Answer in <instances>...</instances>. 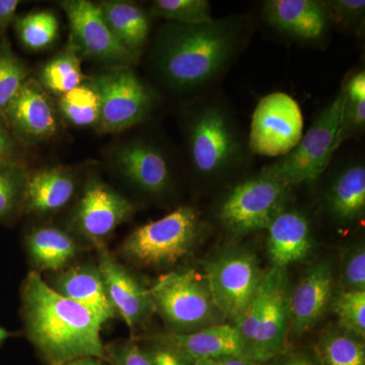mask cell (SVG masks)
<instances>
[{"label": "cell", "instance_id": "cb8c5ba5", "mask_svg": "<svg viewBox=\"0 0 365 365\" xmlns=\"http://www.w3.org/2000/svg\"><path fill=\"white\" fill-rule=\"evenodd\" d=\"M26 251L35 272H60L71 265L81 252V244L71 232L41 225L26 235Z\"/></svg>", "mask_w": 365, "mask_h": 365}, {"label": "cell", "instance_id": "4fadbf2b", "mask_svg": "<svg viewBox=\"0 0 365 365\" xmlns=\"http://www.w3.org/2000/svg\"><path fill=\"white\" fill-rule=\"evenodd\" d=\"M59 6L66 11L71 26V42L79 55L108 67L131 66L136 61V57L113 36L98 4L88 0H64Z\"/></svg>", "mask_w": 365, "mask_h": 365}, {"label": "cell", "instance_id": "f35d334b", "mask_svg": "<svg viewBox=\"0 0 365 365\" xmlns=\"http://www.w3.org/2000/svg\"><path fill=\"white\" fill-rule=\"evenodd\" d=\"M265 365H319L316 353L312 347L288 349Z\"/></svg>", "mask_w": 365, "mask_h": 365}, {"label": "cell", "instance_id": "ba28073f", "mask_svg": "<svg viewBox=\"0 0 365 365\" xmlns=\"http://www.w3.org/2000/svg\"><path fill=\"white\" fill-rule=\"evenodd\" d=\"M292 190L259 172L227 190L216 208V217L235 237L267 230L288 207Z\"/></svg>", "mask_w": 365, "mask_h": 365}, {"label": "cell", "instance_id": "1f68e13d", "mask_svg": "<svg viewBox=\"0 0 365 365\" xmlns=\"http://www.w3.org/2000/svg\"><path fill=\"white\" fill-rule=\"evenodd\" d=\"M150 14L180 25H198L213 20L207 0H155L151 2Z\"/></svg>", "mask_w": 365, "mask_h": 365}, {"label": "cell", "instance_id": "7c38bea8", "mask_svg": "<svg viewBox=\"0 0 365 365\" xmlns=\"http://www.w3.org/2000/svg\"><path fill=\"white\" fill-rule=\"evenodd\" d=\"M135 206L127 197L103 181L90 177L74 206L69 225L72 234L93 246L106 244L122 223L130 220Z\"/></svg>", "mask_w": 365, "mask_h": 365}, {"label": "cell", "instance_id": "44dd1931", "mask_svg": "<svg viewBox=\"0 0 365 365\" xmlns=\"http://www.w3.org/2000/svg\"><path fill=\"white\" fill-rule=\"evenodd\" d=\"M267 251L272 267L287 269L304 260L314 247L313 230L306 213L285 209L267 230Z\"/></svg>", "mask_w": 365, "mask_h": 365}, {"label": "cell", "instance_id": "7402d4cb", "mask_svg": "<svg viewBox=\"0 0 365 365\" xmlns=\"http://www.w3.org/2000/svg\"><path fill=\"white\" fill-rule=\"evenodd\" d=\"M76 187V175L71 168H47L29 174L23 212L35 215L57 212L71 202Z\"/></svg>", "mask_w": 365, "mask_h": 365}, {"label": "cell", "instance_id": "52a82bcc", "mask_svg": "<svg viewBox=\"0 0 365 365\" xmlns=\"http://www.w3.org/2000/svg\"><path fill=\"white\" fill-rule=\"evenodd\" d=\"M202 232L198 211L181 206L160 220L141 225L125 239L120 252L139 266L165 268L175 265L195 246Z\"/></svg>", "mask_w": 365, "mask_h": 365}, {"label": "cell", "instance_id": "ee69618b", "mask_svg": "<svg viewBox=\"0 0 365 365\" xmlns=\"http://www.w3.org/2000/svg\"><path fill=\"white\" fill-rule=\"evenodd\" d=\"M13 336H14V333L9 332V331L7 330V329L0 325V346L4 344V343L6 342L7 339H9V338L13 337Z\"/></svg>", "mask_w": 365, "mask_h": 365}, {"label": "cell", "instance_id": "e0dca14e", "mask_svg": "<svg viewBox=\"0 0 365 365\" xmlns=\"http://www.w3.org/2000/svg\"><path fill=\"white\" fill-rule=\"evenodd\" d=\"M335 292L332 264L322 261L312 266L290 292V331L300 337L313 330L325 316Z\"/></svg>", "mask_w": 365, "mask_h": 365}, {"label": "cell", "instance_id": "836d02e7", "mask_svg": "<svg viewBox=\"0 0 365 365\" xmlns=\"http://www.w3.org/2000/svg\"><path fill=\"white\" fill-rule=\"evenodd\" d=\"M331 306L338 318V327L346 332L365 338V292H334Z\"/></svg>", "mask_w": 365, "mask_h": 365}, {"label": "cell", "instance_id": "ffe728a7", "mask_svg": "<svg viewBox=\"0 0 365 365\" xmlns=\"http://www.w3.org/2000/svg\"><path fill=\"white\" fill-rule=\"evenodd\" d=\"M145 339L169 346L192 364L222 355H237L247 359L241 338L230 323L217 324L191 333H158Z\"/></svg>", "mask_w": 365, "mask_h": 365}, {"label": "cell", "instance_id": "6da1fadb", "mask_svg": "<svg viewBox=\"0 0 365 365\" xmlns=\"http://www.w3.org/2000/svg\"><path fill=\"white\" fill-rule=\"evenodd\" d=\"M249 18L227 16L198 25L167 23L151 50L158 79L170 91L195 93L222 78L248 45Z\"/></svg>", "mask_w": 365, "mask_h": 365}, {"label": "cell", "instance_id": "83f0119b", "mask_svg": "<svg viewBox=\"0 0 365 365\" xmlns=\"http://www.w3.org/2000/svg\"><path fill=\"white\" fill-rule=\"evenodd\" d=\"M29 173L16 160H0V223H11L23 211Z\"/></svg>", "mask_w": 365, "mask_h": 365}, {"label": "cell", "instance_id": "ab89813d", "mask_svg": "<svg viewBox=\"0 0 365 365\" xmlns=\"http://www.w3.org/2000/svg\"><path fill=\"white\" fill-rule=\"evenodd\" d=\"M20 141L14 135L4 115L0 114V160L20 162Z\"/></svg>", "mask_w": 365, "mask_h": 365}, {"label": "cell", "instance_id": "5bb4252c", "mask_svg": "<svg viewBox=\"0 0 365 365\" xmlns=\"http://www.w3.org/2000/svg\"><path fill=\"white\" fill-rule=\"evenodd\" d=\"M112 162L125 181L148 195H162L172 185L169 155L153 141L137 138L120 144Z\"/></svg>", "mask_w": 365, "mask_h": 365}, {"label": "cell", "instance_id": "f546056e", "mask_svg": "<svg viewBox=\"0 0 365 365\" xmlns=\"http://www.w3.org/2000/svg\"><path fill=\"white\" fill-rule=\"evenodd\" d=\"M14 23L21 44L31 51L50 47L58 37L59 21L50 11H32L16 16Z\"/></svg>", "mask_w": 365, "mask_h": 365}, {"label": "cell", "instance_id": "e575fe53", "mask_svg": "<svg viewBox=\"0 0 365 365\" xmlns=\"http://www.w3.org/2000/svg\"><path fill=\"white\" fill-rule=\"evenodd\" d=\"M331 25L343 32L361 36L364 31V0H325Z\"/></svg>", "mask_w": 365, "mask_h": 365}, {"label": "cell", "instance_id": "8992f818", "mask_svg": "<svg viewBox=\"0 0 365 365\" xmlns=\"http://www.w3.org/2000/svg\"><path fill=\"white\" fill-rule=\"evenodd\" d=\"M150 294L157 312L172 333H191L225 323L207 281L195 269L184 268L160 276Z\"/></svg>", "mask_w": 365, "mask_h": 365}, {"label": "cell", "instance_id": "277c9868", "mask_svg": "<svg viewBox=\"0 0 365 365\" xmlns=\"http://www.w3.org/2000/svg\"><path fill=\"white\" fill-rule=\"evenodd\" d=\"M290 292L287 269L264 271L253 299L232 324L247 359L265 364L288 349Z\"/></svg>", "mask_w": 365, "mask_h": 365}, {"label": "cell", "instance_id": "9a60e30c", "mask_svg": "<svg viewBox=\"0 0 365 365\" xmlns=\"http://www.w3.org/2000/svg\"><path fill=\"white\" fill-rule=\"evenodd\" d=\"M98 266L106 292L117 316L121 317L131 332L144 325L155 312L150 290L141 284L106 244L95 245Z\"/></svg>", "mask_w": 365, "mask_h": 365}, {"label": "cell", "instance_id": "d590c367", "mask_svg": "<svg viewBox=\"0 0 365 365\" xmlns=\"http://www.w3.org/2000/svg\"><path fill=\"white\" fill-rule=\"evenodd\" d=\"M339 289L365 292V249L364 242L353 246L341 264Z\"/></svg>", "mask_w": 365, "mask_h": 365}, {"label": "cell", "instance_id": "d6986e66", "mask_svg": "<svg viewBox=\"0 0 365 365\" xmlns=\"http://www.w3.org/2000/svg\"><path fill=\"white\" fill-rule=\"evenodd\" d=\"M49 287L62 297L86 307L103 325L117 316L106 292L98 264L71 265L55 273Z\"/></svg>", "mask_w": 365, "mask_h": 365}, {"label": "cell", "instance_id": "8d00e7d4", "mask_svg": "<svg viewBox=\"0 0 365 365\" xmlns=\"http://www.w3.org/2000/svg\"><path fill=\"white\" fill-rule=\"evenodd\" d=\"M106 359L111 365H151L135 341H115L105 345Z\"/></svg>", "mask_w": 365, "mask_h": 365}, {"label": "cell", "instance_id": "f1b7e54d", "mask_svg": "<svg viewBox=\"0 0 365 365\" xmlns=\"http://www.w3.org/2000/svg\"><path fill=\"white\" fill-rule=\"evenodd\" d=\"M62 116L76 127H97L100 117V98L91 81H83L73 90L60 96Z\"/></svg>", "mask_w": 365, "mask_h": 365}, {"label": "cell", "instance_id": "603a6c76", "mask_svg": "<svg viewBox=\"0 0 365 365\" xmlns=\"http://www.w3.org/2000/svg\"><path fill=\"white\" fill-rule=\"evenodd\" d=\"M329 215L341 225L359 222L365 212V167L360 158L341 165L325 191Z\"/></svg>", "mask_w": 365, "mask_h": 365}, {"label": "cell", "instance_id": "4316f807", "mask_svg": "<svg viewBox=\"0 0 365 365\" xmlns=\"http://www.w3.org/2000/svg\"><path fill=\"white\" fill-rule=\"evenodd\" d=\"M83 81L81 55L71 41L66 49L50 59L40 71V86L56 95H64Z\"/></svg>", "mask_w": 365, "mask_h": 365}, {"label": "cell", "instance_id": "7bdbcfd3", "mask_svg": "<svg viewBox=\"0 0 365 365\" xmlns=\"http://www.w3.org/2000/svg\"><path fill=\"white\" fill-rule=\"evenodd\" d=\"M64 365H111L106 359H98V357H81L74 359Z\"/></svg>", "mask_w": 365, "mask_h": 365}, {"label": "cell", "instance_id": "9c48e42d", "mask_svg": "<svg viewBox=\"0 0 365 365\" xmlns=\"http://www.w3.org/2000/svg\"><path fill=\"white\" fill-rule=\"evenodd\" d=\"M90 81L100 98L97 128L102 133L128 130L150 119L157 108V93L131 66L108 67Z\"/></svg>", "mask_w": 365, "mask_h": 365}, {"label": "cell", "instance_id": "b9f144b4", "mask_svg": "<svg viewBox=\"0 0 365 365\" xmlns=\"http://www.w3.org/2000/svg\"><path fill=\"white\" fill-rule=\"evenodd\" d=\"M194 365H265L237 355H222L198 360Z\"/></svg>", "mask_w": 365, "mask_h": 365}, {"label": "cell", "instance_id": "d6a6232c", "mask_svg": "<svg viewBox=\"0 0 365 365\" xmlns=\"http://www.w3.org/2000/svg\"><path fill=\"white\" fill-rule=\"evenodd\" d=\"M30 68L14 53L6 38L0 39V114L28 79Z\"/></svg>", "mask_w": 365, "mask_h": 365}, {"label": "cell", "instance_id": "7a4b0ae2", "mask_svg": "<svg viewBox=\"0 0 365 365\" xmlns=\"http://www.w3.org/2000/svg\"><path fill=\"white\" fill-rule=\"evenodd\" d=\"M21 299L26 339L46 365H64L88 356L106 359L100 319L57 294L39 273L26 275Z\"/></svg>", "mask_w": 365, "mask_h": 365}, {"label": "cell", "instance_id": "5b68a950", "mask_svg": "<svg viewBox=\"0 0 365 365\" xmlns=\"http://www.w3.org/2000/svg\"><path fill=\"white\" fill-rule=\"evenodd\" d=\"M343 95L338 93L322 109L299 144L276 162L260 170L275 181L294 188L318 181L330 167L336 151L343 143Z\"/></svg>", "mask_w": 365, "mask_h": 365}, {"label": "cell", "instance_id": "484cf974", "mask_svg": "<svg viewBox=\"0 0 365 365\" xmlns=\"http://www.w3.org/2000/svg\"><path fill=\"white\" fill-rule=\"evenodd\" d=\"M313 348L319 365H365L364 340L338 326L324 331Z\"/></svg>", "mask_w": 365, "mask_h": 365}, {"label": "cell", "instance_id": "8fae6325", "mask_svg": "<svg viewBox=\"0 0 365 365\" xmlns=\"http://www.w3.org/2000/svg\"><path fill=\"white\" fill-rule=\"evenodd\" d=\"M304 115L299 103L282 91L259 101L252 116L249 148L255 155L284 157L304 135Z\"/></svg>", "mask_w": 365, "mask_h": 365}, {"label": "cell", "instance_id": "30bf717a", "mask_svg": "<svg viewBox=\"0 0 365 365\" xmlns=\"http://www.w3.org/2000/svg\"><path fill=\"white\" fill-rule=\"evenodd\" d=\"M263 274L256 255L240 247L225 250L206 262L203 275L225 321L232 325L241 316L256 294Z\"/></svg>", "mask_w": 365, "mask_h": 365}, {"label": "cell", "instance_id": "3957f363", "mask_svg": "<svg viewBox=\"0 0 365 365\" xmlns=\"http://www.w3.org/2000/svg\"><path fill=\"white\" fill-rule=\"evenodd\" d=\"M184 135L191 169L207 181L225 179L248 163V140L222 98L205 97L194 102L185 116Z\"/></svg>", "mask_w": 365, "mask_h": 365}, {"label": "cell", "instance_id": "74e56055", "mask_svg": "<svg viewBox=\"0 0 365 365\" xmlns=\"http://www.w3.org/2000/svg\"><path fill=\"white\" fill-rule=\"evenodd\" d=\"M145 344L140 346L151 365H194L176 350L150 339H144Z\"/></svg>", "mask_w": 365, "mask_h": 365}, {"label": "cell", "instance_id": "4dcf8cb0", "mask_svg": "<svg viewBox=\"0 0 365 365\" xmlns=\"http://www.w3.org/2000/svg\"><path fill=\"white\" fill-rule=\"evenodd\" d=\"M343 107L342 139L361 136L365 129V71L360 69L345 78L341 88Z\"/></svg>", "mask_w": 365, "mask_h": 365}, {"label": "cell", "instance_id": "ac0fdd59", "mask_svg": "<svg viewBox=\"0 0 365 365\" xmlns=\"http://www.w3.org/2000/svg\"><path fill=\"white\" fill-rule=\"evenodd\" d=\"M14 135L20 143H37L57 131V120L49 98L37 81L28 78L4 110Z\"/></svg>", "mask_w": 365, "mask_h": 365}, {"label": "cell", "instance_id": "d4e9b609", "mask_svg": "<svg viewBox=\"0 0 365 365\" xmlns=\"http://www.w3.org/2000/svg\"><path fill=\"white\" fill-rule=\"evenodd\" d=\"M98 4L113 36L138 59L150 37V14L133 2L121 0H105Z\"/></svg>", "mask_w": 365, "mask_h": 365}, {"label": "cell", "instance_id": "60d3db41", "mask_svg": "<svg viewBox=\"0 0 365 365\" xmlns=\"http://www.w3.org/2000/svg\"><path fill=\"white\" fill-rule=\"evenodd\" d=\"M19 6L18 0H0V39L4 38L6 29L16 20Z\"/></svg>", "mask_w": 365, "mask_h": 365}, {"label": "cell", "instance_id": "2e32d148", "mask_svg": "<svg viewBox=\"0 0 365 365\" xmlns=\"http://www.w3.org/2000/svg\"><path fill=\"white\" fill-rule=\"evenodd\" d=\"M262 16L275 32L302 44L323 45L332 29L325 0H267Z\"/></svg>", "mask_w": 365, "mask_h": 365}]
</instances>
